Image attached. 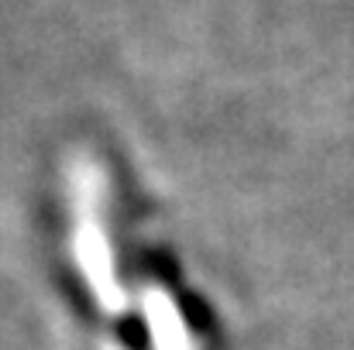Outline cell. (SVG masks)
<instances>
[{
  "label": "cell",
  "instance_id": "obj_1",
  "mask_svg": "<svg viewBox=\"0 0 354 350\" xmlns=\"http://www.w3.org/2000/svg\"><path fill=\"white\" fill-rule=\"evenodd\" d=\"M69 200H73V257L86 275L97 299L111 309L124 302V292L114 271V251L104 227V200H107V175L104 168L80 155L69 165Z\"/></svg>",
  "mask_w": 354,
  "mask_h": 350
}]
</instances>
